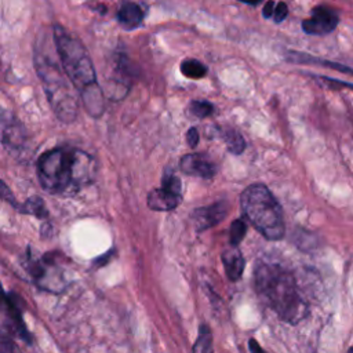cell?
<instances>
[{
  "label": "cell",
  "mask_w": 353,
  "mask_h": 353,
  "mask_svg": "<svg viewBox=\"0 0 353 353\" xmlns=\"http://www.w3.org/2000/svg\"><path fill=\"white\" fill-rule=\"evenodd\" d=\"M97 160L74 146L62 145L44 152L36 165L41 188L51 194L72 196L94 182Z\"/></svg>",
  "instance_id": "cell-1"
},
{
  "label": "cell",
  "mask_w": 353,
  "mask_h": 353,
  "mask_svg": "<svg viewBox=\"0 0 353 353\" xmlns=\"http://www.w3.org/2000/svg\"><path fill=\"white\" fill-rule=\"evenodd\" d=\"M52 40L62 69L79 94L85 112L91 117H101L105 110V97L84 44L58 23L52 26Z\"/></svg>",
  "instance_id": "cell-2"
},
{
  "label": "cell",
  "mask_w": 353,
  "mask_h": 353,
  "mask_svg": "<svg viewBox=\"0 0 353 353\" xmlns=\"http://www.w3.org/2000/svg\"><path fill=\"white\" fill-rule=\"evenodd\" d=\"M51 33H40L33 47V63L43 84L48 103L62 123H73L79 113L77 92L65 74L61 62L52 55L55 44Z\"/></svg>",
  "instance_id": "cell-3"
},
{
  "label": "cell",
  "mask_w": 353,
  "mask_h": 353,
  "mask_svg": "<svg viewBox=\"0 0 353 353\" xmlns=\"http://www.w3.org/2000/svg\"><path fill=\"white\" fill-rule=\"evenodd\" d=\"M254 280L258 295L281 320L295 324L306 316L307 306L290 272L277 265L258 263Z\"/></svg>",
  "instance_id": "cell-4"
},
{
  "label": "cell",
  "mask_w": 353,
  "mask_h": 353,
  "mask_svg": "<svg viewBox=\"0 0 353 353\" xmlns=\"http://www.w3.org/2000/svg\"><path fill=\"white\" fill-rule=\"evenodd\" d=\"M240 205L248 222L268 240H279L284 234L281 207L262 183H252L240 196Z\"/></svg>",
  "instance_id": "cell-5"
},
{
  "label": "cell",
  "mask_w": 353,
  "mask_h": 353,
  "mask_svg": "<svg viewBox=\"0 0 353 353\" xmlns=\"http://www.w3.org/2000/svg\"><path fill=\"white\" fill-rule=\"evenodd\" d=\"M0 143L11 153H22L28 146V132L21 120L0 105Z\"/></svg>",
  "instance_id": "cell-6"
},
{
  "label": "cell",
  "mask_w": 353,
  "mask_h": 353,
  "mask_svg": "<svg viewBox=\"0 0 353 353\" xmlns=\"http://www.w3.org/2000/svg\"><path fill=\"white\" fill-rule=\"evenodd\" d=\"M55 265L57 263L52 259H50V255H47L43 256L41 259L30 258L26 265V269L40 288H46L55 292L63 288V279L61 270Z\"/></svg>",
  "instance_id": "cell-7"
},
{
  "label": "cell",
  "mask_w": 353,
  "mask_h": 353,
  "mask_svg": "<svg viewBox=\"0 0 353 353\" xmlns=\"http://www.w3.org/2000/svg\"><path fill=\"white\" fill-rule=\"evenodd\" d=\"M339 22L338 14L324 6L313 8L312 17L302 22V29L307 34H327L332 32Z\"/></svg>",
  "instance_id": "cell-8"
},
{
  "label": "cell",
  "mask_w": 353,
  "mask_h": 353,
  "mask_svg": "<svg viewBox=\"0 0 353 353\" xmlns=\"http://www.w3.org/2000/svg\"><path fill=\"white\" fill-rule=\"evenodd\" d=\"M228 205L225 201H218L207 207H200L193 212V222L197 230H205L216 223H219L228 212Z\"/></svg>",
  "instance_id": "cell-9"
},
{
  "label": "cell",
  "mask_w": 353,
  "mask_h": 353,
  "mask_svg": "<svg viewBox=\"0 0 353 353\" xmlns=\"http://www.w3.org/2000/svg\"><path fill=\"white\" fill-rule=\"evenodd\" d=\"M181 168L186 174L207 179L215 174V164L201 153H190L183 156L181 159Z\"/></svg>",
  "instance_id": "cell-10"
},
{
  "label": "cell",
  "mask_w": 353,
  "mask_h": 353,
  "mask_svg": "<svg viewBox=\"0 0 353 353\" xmlns=\"http://www.w3.org/2000/svg\"><path fill=\"white\" fill-rule=\"evenodd\" d=\"M181 196L164 188H157L148 194V207L153 211H171L181 203Z\"/></svg>",
  "instance_id": "cell-11"
},
{
  "label": "cell",
  "mask_w": 353,
  "mask_h": 353,
  "mask_svg": "<svg viewBox=\"0 0 353 353\" xmlns=\"http://www.w3.org/2000/svg\"><path fill=\"white\" fill-rule=\"evenodd\" d=\"M222 262H223L226 276L230 281H236L241 277L245 262H244L241 252L236 247H232V248L223 251Z\"/></svg>",
  "instance_id": "cell-12"
},
{
  "label": "cell",
  "mask_w": 353,
  "mask_h": 353,
  "mask_svg": "<svg viewBox=\"0 0 353 353\" xmlns=\"http://www.w3.org/2000/svg\"><path fill=\"white\" fill-rule=\"evenodd\" d=\"M143 19L142 8L135 3H124L117 11V21L125 29H135Z\"/></svg>",
  "instance_id": "cell-13"
},
{
  "label": "cell",
  "mask_w": 353,
  "mask_h": 353,
  "mask_svg": "<svg viewBox=\"0 0 353 353\" xmlns=\"http://www.w3.org/2000/svg\"><path fill=\"white\" fill-rule=\"evenodd\" d=\"M219 134H221V138L223 139V142L226 143V148L229 152H232L234 154H240L245 149V142H244L243 137L236 130L223 127V128H221Z\"/></svg>",
  "instance_id": "cell-14"
},
{
  "label": "cell",
  "mask_w": 353,
  "mask_h": 353,
  "mask_svg": "<svg viewBox=\"0 0 353 353\" xmlns=\"http://www.w3.org/2000/svg\"><path fill=\"white\" fill-rule=\"evenodd\" d=\"M192 353H214L212 349V334L207 324H200L199 335L193 343Z\"/></svg>",
  "instance_id": "cell-15"
},
{
  "label": "cell",
  "mask_w": 353,
  "mask_h": 353,
  "mask_svg": "<svg viewBox=\"0 0 353 353\" xmlns=\"http://www.w3.org/2000/svg\"><path fill=\"white\" fill-rule=\"evenodd\" d=\"M290 61H294V62H301V63H309V62H313V63H321L327 68H332L335 70H339V72H343V73H353V69L345 66V65H341V63H335V62H331V61H323V59H316V58H312L309 57L307 54H298V52H290V57H288Z\"/></svg>",
  "instance_id": "cell-16"
},
{
  "label": "cell",
  "mask_w": 353,
  "mask_h": 353,
  "mask_svg": "<svg viewBox=\"0 0 353 353\" xmlns=\"http://www.w3.org/2000/svg\"><path fill=\"white\" fill-rule=\"evenodd\" d=\"M181 72L188 79H201L207 73V68L197 59H185L181 63Z\"/></svg>",
  "instance_id": "cell-17"
},
{
  "label": "cell",
  "mask_w": 353,
  "mask_h": 353,
  "mask_svg": "<svg viewBox=\"0 0 353 353\" xmlns=\"http://www.w3.org/2000/svg\"><path fill=\"white\" fill-rule=\"evenodd\" d=\"M23 214H32L37 218H44L47 216V211H46V205L43 203V200L40 197H30L29 200H26V203L23 205L19 207Z\"/></svg>",
  "instance_id": "cell-18"
},
{
  "label": "cell",
  "mask_w": 353,
  "mask_h": 353,
  "mask_svg": "<svg viewBox=\"0 0 353 353\" xmlns=\"http://www.w3.org/2000/svg\"><path fill=\"white\" fill-rule=\"evenodd\" d=\"M247 232V225L241 219H236L230 225V232H229V241L233 247H237L239 243L244 239Z\"/></svg>",
  "instance_id": "cell-19"
},
{
  "label": "cell",
  "mask_w": 353,
  "mask_h": 353,
  "mask_svg": "<svg viewBox=\"0 0 353 353\" xmlns=\"http://www.w3.org/2000/svg\"><path fill=\"white\" fill-rule=\"evenodd\" d=\"M189 110L193 116L203 119V117L210 116L214 112V106L208 101H192Z\"/></svg>",
  "instance_id": "cell-20"
},
{
  "label": "cell",
  "mask_w": 353,
  "mask_h": 353,
  "mask_svg": "<svg viewBox=\"0 0 353 353\" xmlns=\"http://www.w3.org/2000/svg\"><path fill=\"white\" fill-rule=\"evenodd\" d=\"M161 188L175 193V194H179L181 196V181L178 176H175L174 174H165L164 178H163V182H161Z\"/></svg>",
  "instance_id": "cell-21"
},
{
  "label": "cell",
  "mask_w": 353,
  "mask_h": 353,
  "mask_svg": "<svg viewBox=\"0 0 353 353\" xmlns=\"http://www.w3.org/2000/svg\"><path fill=\"white\" fill-rule=\"evenodd\" d=\"M0 353H22V352L8 335H0Z\"/></svg>",
  "instance_id": "cell-22"
},
{
  "label": "cell",
  "mask_w": 353,
  "mask_h": 353,
  "mask_svg": "<svg viewBox=\"0 0 353 353\" xmlns=\"http://www.w3.org/2000/svg\"><path fill=\"white\" fill-rule=\"evenodd\" d=\"M0 199L6 200L7 203L12 204L14 207H21V205L17 203V200H15L14 194L11 193V190L7 188V185H6L3 181H0Z\"/></svg>",
  "instance_id": "cell-23"
},
{
  "label": "cell",
  "mask_w": 353,
  "mask_h": 353,
  "mask_svg": "<svg viewBox=\"0 0 353 353\" xmlns=\"http://www.w3.org/2000/svg\"><path fill=\"white\" fill-rule=\"evenodd\" d=\"M287 14H288L287 4H285V3H279V4L276 6V8H274L272 17H273V19H274L276 23H280V22H283V21L285 19Z\"/></svg>",
  "instance_id": "cell-24"
},
{
  "label": "cell",
  "mask_w": 353,
  "mask_h": 353,
  "mask_svg": "<svg viewBox=\"0 0 353 353\" xmlns=\"http://www.w3.org/2000/svg\"><path fill=\"white\" fill-rule=\"evenodd\" d=\"M186 141H188L189 146H192V148H194L197 145V142H199V132H197V130L194 127L189 128V131L186 132Z\"/></svg>",
  "instance_id": "cell-25"
},
{
  "label": "cell",
  "mask_w": 353,
  "mask_h": 353,
  "mask_svg": "<svg viewBox=\"0 0 353 353\" xmlns=\"http://www.w3.org/2000/svg\"><path fill=\"white\" fill-rule=\"evenodd\" d=\"M248 349H250L251 353H266V352L262 349V346H261L254 338H251V339L248 341Z\"/></svg>",
  "instance_id": "cell-26"
},
{
  "label": "cell",
  "mask_w": 353,
  "mask_h": 353,
  "mask_svg": "<svg viewBox=\"0 0 353 353\" xmlns=\"http://www.w3.org/2000/svg\"><path fill=\"white\" fill-rule=\"evenodd\" d=\"M273 11H274V3H272V1H268V3L265 4L263 10H262V12H263V17H265V18H270V17L273 15Z\"/></svg>",
  "instance_id": "cell-27"
},
{
  "label": "cell",
  "mask_w": 353,
  "mask_h": 353,
  "mask_svg": "<svg viewBox=\"0 0 353 353\" xmlns=\"http://www.w3.org/2000/svg\"><path fill=\"white\" fill-rule=\"evenodd\" d=\"M347 353H353V347H350V349L347 350Z\"/></svg>",
  "instance_id": "cell-28"
}]
</instances>
